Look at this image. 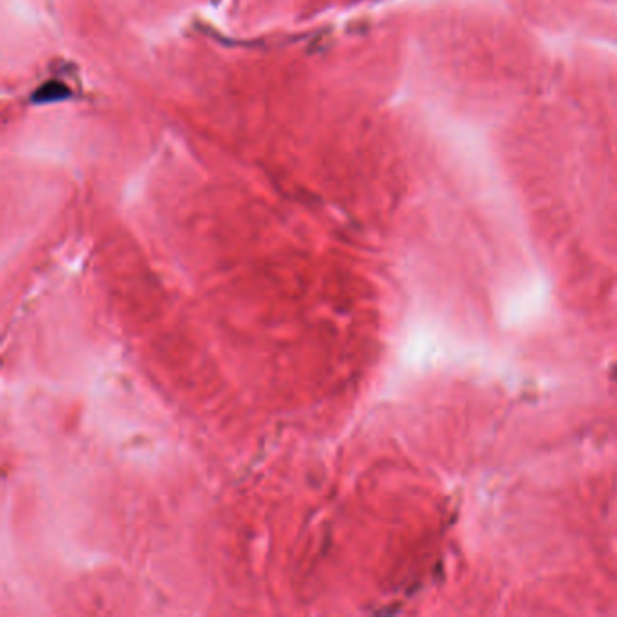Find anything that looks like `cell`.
Here are the masks:
<instances>
[{"label": "cell", "instance_id": "1", "mask_svg": "<svg viewBox=\"0 0 617 617\" xmlns=\"http://www.w3.org/2000/svg\"><path fill=\"white\" fill-rule=\"evenodd\" d=\"M67 96H69V89L64 84L50 82L33 95V100L38 103H48V102H58V100L67 98Z\"/></svg>", "mask_w": 617, "mask_h": 617}]
</instances>
